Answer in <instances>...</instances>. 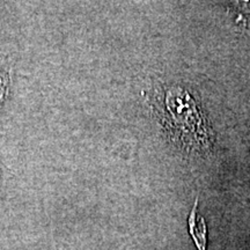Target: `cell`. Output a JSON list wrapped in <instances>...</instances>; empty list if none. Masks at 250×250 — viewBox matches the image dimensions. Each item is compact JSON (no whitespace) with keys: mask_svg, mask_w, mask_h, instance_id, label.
Here are the masks:
<instances>
[{"mask_svg":"<svg viewBox=\"0 0 250 250\" xmlns=\"http://www.w3.org/2000/svg\"><path fill=\"white\" fill-rule=\"evenodd\" d=\"M155 111L170 139L188 151H206L213 142L208 121L195 99L181 87H168L156 98Z\"/></svg>","mask_w":250,"mask_h":250,"instance_id":"1","label":"cell"},{"mask_svg":"<svg viewBox=\"0 0 250 250\" xmlns=\"http://www.w3.org/2000/svg\"><path fill=\"white\" fill-rule=\"evenodd\" d=\"M198 196L196 197L195 205H193L191 212H190L189 218H188V229L191 239L198 250H206L208 247V228L204 218L198 214L197 208H198Z\"/></svg>","mask_w":250,"mask_h":250,"instance_id":"2","label":"cell"}]
</instances>
